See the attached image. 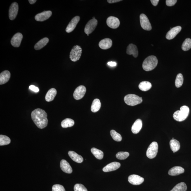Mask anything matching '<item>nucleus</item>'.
<instances>
[{
    "mask_svg": "<svg viewBox=\"0 0 191 191\" xmlns=\"http://www.w3.org/2000/svg\"><path fill=\"white\" fill-rule=\"evenodd\" d=\"M31 118L34 124L40 129L46 127L48 124L47 114L46 111L41 109H35L31 113Z\"/></svg>",
    "mask_w": 191,
    "mask_h": 191,
    "instance_id": "nucleus-1",
    "label": "nucleus"
},
{
    "mask_svg": "<svg viewBox=\"0 0 191 191\" xmlns=\"http://www.w3.org/2000/svg\"><path fill=\"white\" fill-rule=\"evenodd\" d=\"M158 63L157 58L154 56H150L146 58L143 61L142 67L143 70L149 71L155 68Z\"/></svg>",
    "mask_w": 191,
    "mask_h": 191,
    "instance_id": "nucleus-2",
    "label": "nucleus"
},
{
    "mask_svg": "<svg viewBox=\"0 0 191 191\" xmlns=\"http://www.w3.org/2000/svg\"><path fill=\"white\" fill-rule=\"evenodd\" d=\"M189 113V108L187 106H182L180 108V111H176L173 114V118L176 121H182L186 119Z\"/></svg>",
    "mask_w": 191,
    "mask_h": 191,
    "instance_id": "nucleus-3",
    "label": "nucleus"
},
{
    "mask_svg": "<svg viewBox=\"0 0 191 191\" xmlns=\"http://www.w3.org/2000/svg\"><path fill=\"white\" fill-rule=\"evenodd\" d=\"M124 101L129 106H135L142 102V98L134 94H129L124 98Z\"/></svg>",
    "mask_w": 191,
    "mask_h": 191,
    "instance_id": "nucleus-4",
    "label": "nucleus"
},
{
    "mask_svg": "<svg viewBox=\"0 0 191 191\" xmlns=\"http://www.w3.org/2000/svg\"><path fill=\"white\" fill-rule=\"evenodd\" d=\"M82 49L80 46H74L72 49L70 53V59L72 61L76 62L80 58L82 53Z\"/></svg>",
    "mask_w": 191,
    "mask_h": 191,
    "instance_id": "nucleus-5",
    "label": "nucleus"
},
{
    "mask_svg": "<svg viewBox=\"0 0 191 191\" xmlns=\"http://www.w3.org/2000/svg\"><path fill=\"white\" fill-rule=\"evenodd\" d=\"M158 150V145L157 142H153L152 143L147 150L146 155L147 157L151 159L155 158L157 155Z\"/></svg>",
    "mask_w": 191,
    "mask_h": 191,
    "instance_id": "nucleus-6",
    "label": "nucleus"
},
{
    "mask_svg": "<svg viewBox=\"0 0 191 191\" xmlns=\"http://www.w3.org/2000/svg\"><path fill=\"white\" fill-rule=\"evenodd\" d=\"M140 22L142 28L146 31H151L152 26L148 19L145 14H142L140 16Z\"/></svg>",
    "mask_w": 191,
    "mask_h": 191,
    "instance_id": "nucleus-7",
    "label": "nucleus"
},
{
    "mask_svg": "<svg viewBox=\"0 0 191 191\" xmlns=\"http://www.w3.org/2000/svg\"><path fill=\"white\" fill-rule=\"evenodd\" d=\"M97 24L98 21L95 19H92L90 20L85 26V33L87 34L91 33L96 29Z\"/></svg>",
    "mask_w": 191,
    "mask_h": 191,
    "instance_id": "nucleus-8",
    "label": "nucleus"
},
{
    "mask_svg": "<svg viewBox=\"0 0 191 191\" xmlns=\"http://www.w3.org/2000/svg\"><path fill=\"white\" fill-rule=\"evenodd\" d=\"M86 92V88L84 86L80 85L77 88L73 94L75 99L79 100L82 98Z\"/></svg>",
    "mask_w": 191,
    "mask_h": 191,
    "instance_id": "nucleus-9",
    "label": "nucleus"
},
{
    "mask_svg": "<svg viewBox=\"0 0 191 191\" xmlns=\"http://www.w3.org/2000/svg\"><path fill=\"white\" fill-rule=\"evenodd\" d=\"M107 24L111 28L116 29L119 26L120 22L119 19L114 16H110L107 18Z\"/></svg>",
    "mask_w": 191,
    "mask_h": 191,
    "instance_id": "nucleus-10",
    "label": "nucleus"
},
{
    "mask_svg": "<svg viewBox=\"0 0 191 191\" xmlns=\"http://www.w3.org/2000/svg\"><path fill=\"white\" fill-rule=\"evenodd\" d=\"M19 5L16 2H14L11 5L9 10V18L10 20H13L16 18L18 15Z\"/></svg>",
    "mask_w": 191,
    "mask_h": 191,
    "instance_id": "nucleus-11",
    "label": "nucleus"
},
{
    "mask_svg": "<svg viewBox=\"0 0 191 191\" xmlns=\"http://www.w3.org/2000/svg\"><path fill=\"white\" fill-rule=\"evenodd\" d=\"M80 20V17L79 16H76L73 18L67 27L66 32L68 33H70L73 31Z\"/></svg>",
    "mask_w": 191,
    "mask_h": 191,
    "instance_id": "nucleus-12",
    "label": "nucleus"
},
{
    "mask_svg": "<svg viewBox=\"0 0 191 191\" xmlns=\"http://www.w3.org/2000/svg\"><path fill=\"white\" fill-rule=\"evenodd\" d=\"M128 181L133 185H139L143 183L144 179L138 175H132L128 177Z\"/></svg>",
    "mask_w": 191,
    "mask_h": 191,
    "instance_id": "nucleus-13",
    "label": "nucleus"
},
{
    "mask_svg": "<svg viewBox=\"0 0 191 191\" xmlns=\"http://www.w3.org/2000/svg\"><path fill=\"white\" fill-rule=\"evenodd\" d=\"M51 15L52 12L51 11H46L36 15L35 17V19L36 21L42 22L48 20Z\"/></svg>",
    "mask_w": 191,
    "mask_h": 191,
    "instance_id": "nucleus-14",
    "label": "nucleus"
},
{
    "mask_svg": "<svg viewBox=\"0 0 191 191\" xmlns=\"http://www.w3.org/2000/svg\"><path fill=\"white\" fill-rule=\"evenodd\" d=\"M23 38V35L20 33H18L15 34L11 40V43L12 46L16 48L20 46L21 41Z\"/></svg>",
    "mask_w": 191,
    "mask_h": 191,
    "instance_id": "nucleus-15",
    "label": "nucleus"
},
{
    "mask_svg": "<svg viewBox=\"0 0 191 191\" xmlns=\"http://www.w3.org/2000/svg\"><path fill=\"white\" fill-rule=\"evenodd\" d=\"M182 27L178 26L171 29L166 34V38L168 40H171L176 37L179 32L181 31Z\"/></svg>",
    "mask_w": 191,
    "mask_h": 191,
    "instance_id": "nucleus-16",
    "label": "nucleus"
},
{
    "mask_svg": "<svg viewBox=\"0 0 191 191\" xmlns=\"http://www.w3.org/2000/svg\"><path fill=\"white\" fill-rule=\"evenodd\" d=\"M121 164L119 162H111L105 166L103 169L104 172H108L117 170L121 167Z\"/></svg>",
    "mask_w": 191,
    "mask_h": 191,
    "instance_id": "nucleus-17",
    "label": "nucleus"
},
{
    "mask_svg": "<svg viewBox=\"0 0 191 191\" xmlns=\"http://www.w3.org/2000/svg\"><path fill=\"white\" fill-rule=\"evenodd\" d=\"M112 41L109 38H105L100 41L99 43V46L103 50L110 48L112 46Z\"/></svg>",
    "mask_w": 191,
    "mask_h": 191,
    "instance_id": "nucleus-18",
    "label": "nucleus"
},
{
    "mask_svg": "<svg viewBox=\"0 0 191 191\" xmlns=\"http://www.w3.org/2000/svg\"><path fill=\"white\" fill-rule=\"evenodd\" d=\"M126 53L129 55H132L135 58L138 56V49L136 45L132 44H130L127 47Z\"/></svg>",
    "mask_w": 191,
    "mask_h": 191,
    "instance_id": "nucleus-19",
    "label": "nucleus"
},
{
    "mask_svg": "<svg viewBox=\"0 0 191 191\" xmlns=\"http://www.w3.org/2000/svg\"><path fill=\"white\" fill-rule=\"evenodd\" d=\"M61 168L64 172L67 173H71L73 170L72 167L67 161L65 160H62L60 162Z\"/></svg>",
    "mask_w": 191,
    "mask_h": 191,
    "instance_id": "nucleus-20",
    "label": "nucleus"
},
{
    "mask_svg": "<svg viewBox=\"0 0 191 191\" xmlns=\"http://www.w3.org/2000/svg\"><path fill=\"white\" fill-rule=\"evenodd\" d=\"M10 73L9 71L6 70L0 74V85H3L8 82L10 78Z\"/></svg>",
    "mask_w": 191,
    "mask_h": 191,
    "instance_id": "nucleus-21",
    "label": "nucleus"
},
{
    "mask_svg": "<svg viewBox=\"0 0 191 191\" xmlns=\"http://www.w3.org/2000/svg\"><path fill=\"white\" fill-rule=\"evenodd\" d=\"M184 172V169L181 167L175 166L171 169L168 172L169 175L171 176L179 175Z\"/></svg>",
    "mask_w": 191,
    "mask_h": 191,
    "instance_id": "nucleus-22",
    "label": "nucleus"
},
{
    "mask_svg": "<svg viewBox=\"0 0 191 191\" xmlns=\"http://www.w3.org/2000/svg\"><path fill=\"white\" fill-rule=\"evenodd\" d=\"M142 126V121L140 119H137L132 126L131 131L132 133L134 134H138L141 130Z\"/></svg>",
    "mask_w": 191,
    "mask_h": 191,
    "instance_id": "nucleus-23",
    "label": "nucleus"
},
{
    "mask_svg": "<svg viewBox=\"0 0 191 191\" xmlns=\"http://www.w3.org/2000/svg\"><path fill=\"white\" fill-rule=\"evenodd\" d=\"M68 155L71 159L74 162L78 163H81L83 161V158L82 156L74 151H70L68 152Z\"/></svg>",
    "mask_w": 191,
    "mask_h": 191,
    "instance_id": "nucleus-24",
    "label": "nucleus"
},
{
    "mask_svg": "<svg viewBox=\"0 0 191 191\" xmlns=\"http://www.w3.org/2000/svg\"><path fill=\"white\" fill-rule=\"evenodd\" d=\"M57 94V91L56 89L54 88H52L49 90L47 92L45 99L47 102H49L52 101L55 97Z\"/></svg>",
    "mask_w": 191,
    "mask_h": 191,
    "instance_id": "nucleus-25",
    "label": "nucleus"
},
{
    "mask_svg": "<svg viewBox=\"0 0 191 191\" xmlns=\"http://www.w3.org/2000/svg\"><path fill=\"white\" fill-rule=\"evenodd\" d=\"M171 149L174 153L179 151L180 148V144L176 139H172L169 142Z\"/></svg>",
    "mask_w": 191,
    "mask_h": 191,
    "instance_id": "nucleus-26",
    "label": "nucleus"
},
{
    "mask_svg": "<svg viewBox=\"0 0 191 191\" xmlns=\"http://www.w3.org/2000/svg\"><path fill=\"white\" fill-rule=\"evenodd\" d=\"M49 42L48 38H44L40 40L34 46V49L36 50H39L45 46H46Z\"/></svg>",
    "mask_w": 191,
    "mask_h": 191,
    "instance_id": "nucleus-27",
    "label": "nucleus"
},
{
    "mask_svg": "<svg viewBox=\"0 0 191 191\" xmlns=\"http://www.w3.org/2000/svg\"><path fill=\"white\" fill-rule=\"evenodd\" d=\"M139 88L141 91H147L151 88V83L147 81H143L139 85Z\"/></svg>",
    "mask_w": 191,
    "mask_h": 191,
    "instance_id": "nucleus-28",
    "label": "nucleus"
},
{
    "mask_svg": "<svg viewBox=\"0 0 191 191\" xmlns=\"http://www.w3.org/2000/svg\"><path fill=\"white\" fill-rule=\"evenodd\" d=\"M101 107V103L98 99H95L93 101L91 106L92 112L95 113L99 111Z\"/></svg>",
    "mask_w": 191,
    "mask_h": 191,
    "instance_id": "nucleus-29",
    "label": "nucleus"
},
{
    "mask_svg": "<svg viewBox=\"0 0 191 191\" xmlns=\"http://www.w3.org/2000/svg\"><path fill=\"white\" fill-rule=\"evenodd\" d=\"M91 152L98 159H102L104 157V154L103 152L96 148H92L91 149Z\"/></svg>",
    "mask_w": 191,
    "mask_h": 191,
    "instance_id": "nucleus-30",
    "label": "nucleus"
},
{
    "mask_svg": "<svg viewBox=\"0 0 191 191\" xmlns=\"http://www.w3.org/2000/svg\"><path fill=\"white\" fill-rule=\"evenodd\" d=\"M74 121L73 119L70 118H67L62 121L61 125L63 128L71 127L73 126Z\"/></svg>",
    "mask_w": 191,
    "mask_h": 191,
    "instance_id": "nucleus-31",
    "label": "nucleus"
},
{
    "mask_svg": "<svg viewBox=\"0 0 191 191\" xmlns=\"http://www.w3.org/2000/svg\"><path fill=\"white\" fill-rule=\"evenodd\" d=\"M187 186L185 183L181 182L177 184L170 191H186Z\"/></svg>",
    "mask_w": 191,
    "mask_h": 191,
    "instance_id": "nucleus-32",
    "label": "nucleus"
},
{
    "mask_svg": "<svg viewBox=\"0 0 191 191\" xmlns=\"http://www.w3.org/2000/svg\"><path fill=\"white\" fill-rule=\"evenodd\" d=\"M11 142L10 138L8 137L1 135H0V145H7Z\"/></svg>",
    "mask_w": 191,
    "mask_h": 191,
    "instance_id": "nucleus-33",
    "label": "nucleus"
},
{
    "mask_svg": "<svg viewBox=\"0 0 191 191\" xmlns=\"http://www.w3.org/2000/svg\"><path fill=\"white\" fill-rule=\"evenodd\" d=\"M191 48V39L186 38L182 45V49L184 51H188Z\"/></svg>",
    "mask_w": 191,
    "mask_h": 191,
    "instance_id": "nucleus-34",
    "label": "nucleus"
},
{
    "mask_svg": "<svg viewBox=\"0 0 191 191\" xmlns=\"http://www.w3.org/2000/svg\"><path fill=\"white\" fill-rule=\"evenodd\" d=\"M184 81V78L182 75L181 73H179L177 75L176 78L175 84L176 87L177 88L181 87L183 84Z\"/></svg>",
    "mask_w": 191,
    "mask_h": 191,
    "instance_id": "nucleus-35",
    "label": "nucleus"
},
{
    "mask_svg": "<svg viewBox=\"0 0 191 191\" xmlns=\"http://www.w3.org/2000/svg\"><path fill=\"white\" fill-rule=\"evenodd\" d=\"M110 133L111 137L114 141L120 142L122 140V138L121 135L114 130H111Z\"/></svg>",
    "mask_w": 191,
    "mask_h": 191,
    "instance_id": "nucleus-36",
    "label": "nucleus"
},
{
    "mask_svg": "<svg viewBox=\"0 0 191 191\" xmlns=\"http://www.w3.org/2000/svg\"><path fill=\"white\" fill-rule=\"evenodd\" d=\"M129 155L130 154L128 152H121L117 154L116 157L119 160H125L128 157Z\"/></svg>",
    "mask_w": 191,
    "mask_h": 191,
    "instance_id": "nucleus-37",
    "label": "nucleus"
},
{
    "mask_svg": "<svg viewBox=\"0 0 191 191\" xmlns=\"http://www.w3.org/2000/svg\"><path fill=\"white\" fill-rule=\"evenodd\" d=\"M74 191H87V189L85 186L81 184H77L74 186Z\"/></svg>",
    "mask_w": 191,
    "mask_h": 191,
    "instance_id": "nucleus-38",
    "label": "nucleus"
},
{
    "mask_svg": "<svg viewBox=\"0 0 191 191\" xmlns=\"http://www.w3.org/2000/svg\"><path fill=\"white\" fill-rule=\"evenodd\" d=\"M52 191H66L63 186L60 184H55L52 187Z\"/></svg>",
    "mask_w": 191,
    "mask_h": 191,
    "instance_id": "nucleus-39",
    "label": "nucleus"
},
{
    "mask_svg": "<svg viewBox=\"0 0 191 191\" xmlns=\"http://www.w3.org/2000/svg\"><path fill=\"white\" fill-rule=\"evenodd\" d=\"M177 2V0H166V5L169 6L174 5Z\"/></svg>",
    "mask_w": 191,
    "mask_h": 191,
    "instance_id": "nucleus-40",
    "label": "nucleus"
},
{
    "mask_svg": "<svg viewBox=\"0 0 191 191\" xmlns=\"http://www.w3.org/2000/svg\"><path fill=\"white\" fill-rule=\"evenodd\" d=\"M29 89L36 93H38L39 91V89L37 87L35 86L34 85H31L29 87Z\"/></svg>",
    "mask_w": 191,
    "mask_h": 191,
    "instance_id": "nucleus-41",
    "label": "nucleus"
},
{
    "mask_svg": "<svg viewBox=\"0 0 191 191\" xmlns=\"http://www.w3.org/2000/svg\"><path fill=\"white\" fill-rule=\"evenodd\" d=\"M159 1V0H151V1L152 4L154 6L157 5Z\"/></svg>",
    "mask_w": 191,
    "mask_h": 191,
    "instance_id": "nucleus-42",
    "label": "nucleus"
},
{
    "mask_svg": "<svg viewBox=\"0 0 191 191\" xmlns=\"http://www.w3.org/2000/svg\"><path fill=\"white\" fill-rule=\"evenodd\" d=\"M121 1H122L121 0H108L107 1L109 3H117Z\"/></svg>",
    "mask_w": 191,
    "mask_h": 191,
    "instance_id": "nucleus-43",
    "label": "nucleus"
},
{
    "mask_svg": "<svg viewBox=\"0 0 191 191\" xmlns=\"http://www.w3.org/2000/svg\"><path fill=\"white\" fill-rule=\"evenodd\" d=\"M107 64L109 66L111 67H114L117 65V63L115 62H109Z\"/></svg>",
    "mask_w": 191,
    "mask_h": 191,
    "instance_id": "nucleus-44",
    "label": "nucleus"
},
{
    "mask_svg": "<svg viewBox=\"0 0 191 191\" xmlns=\"http://www.w3.org/2000/svg\"><path fill=\"white\" fill-rule=\"evenodd\" d=\"M30 4H33L35 3L36 2V0H29V1Z\"/></svg>",
    "mask_w": 191,
    "mask_h": 191,
    "instance_id": "nucleus-45",
    "label": "nucleus"
},
{
    "mask_svg": "<svg viewBox=\"0 0 191 191\" xmlns=\"http://www.w3.org/2000/svg\"><path fill=\"white\" fill-rule=\"evenodd\" d=\"M87 36H89V34H87Z\"/></svg>",
    "mask_w": 191,
    "mask_h": 191,
    "instance_id": "nucleus-46",
    "label": "nucleus"
},
{
    "mask_svg": "<svg viewBox=\"0 0 191 191\" xmlns=\"http://www.w3.org/2000/svg\"><path fill=\"white\" fill-rule=\"evenodd\" d=\"M172 139H174V138H172Z\"/></svg>",
    "mask_w": 191,
    "mask_h": 191,
    "instance_id": "nucleus-47",
    "label": "nucleus"
}]
</instances>
